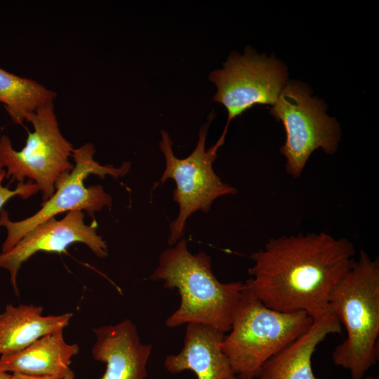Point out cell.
<instances>
[{
    "mask_svg": "<svg viewBox=\"0 0 379 379\" xmlns=\"http://www.w3.org/2000/svg\"><path fill=\"white\" fill-rule=\"evenodd\" d=\"M312 321L305 311L281 312L267 307L245 283L222 350L235 376L255 379L262 366L305 333Z\"/></svg>",
    "mask_w": 379,
    "mask_h": 379,
    "instance_id": "cell-4",
    "label": "cell"
},
{
    "mask_svg": "<svg viewBox=\"0 0 379 379\" xmlns=\"http://www.w3.org/2000/svg\"><path fill=\"white\" fill-rule=\"evenodd\" d=\"M234 379H241V378H240L236 376V377L234 378Z\"/></svg>",
    "mask_w": 379,
    "mask_h": 379,
    "instance_id": "cell-23",
    "label": "cell"
},
{
    "mask_svg": "<svg viewBox=\"0 0 379 379\" xmlns=\"http://www.w3.org/2000/svg\"><path fill=\"white\" fill-rule=\"evenodd\" d=\"M331 311L343 324L345 340L334 349L333 363L361 379L378 359L379 260L361 251L328 298Z\"/></svg>",
    "mask_w": 379,
    "mask_h": 379,
    "instance_id": "cell-3",
    "label": "cell"
},
{
    "mask_svg": "<svg viewBox=\"0 0 379 379\" xmlns=\"http://www.w3.org/2000/svg\"><path fill=\"white\" fill-rule=\"evenodd\" d=\"M225 333L202 324H188L181 351L168 355L164 366L171 373L192 371L197 379H234L221 343Z\"/></svg>",
    "mask_w": 379,
    "mask_h": 379,
    "instance_id": "cell-12",
    "label": "cell"
},
{
    "mask_svg": "<svg viewBox=\"0 0 379 379\" xmlns=\"http://www.w3.org/2000/svg\"><path fill=\"white\" fill-rule=\"evenodd\" d=\"M149 279L163 281L165 288H176L180 296L166 326L198 324L223 333L230 331L245 283L220 282L213 272L211 257L204 251L190 253L185 238L161 253Z\"/></svg>",
    "mask_w": 379,
    "mask_h": 379,
    "instance_id": "cell-2",
    "label": "cell"
},
{
    "mask_svg": "<svg viewBox=\"0 0 379 379\" xmlns=\"http://www.w3.org/2000/svg\"><path fill=\"white\" fill-rule=\"evenodd\" d=\"M355 253L349 239L326 232L272 238L251 254L246 283L267 307L305 311L313 318L332 312L330 293L353 265Z\"/></svg>",
    "mask_w": 379,
    "mask_h": 379,
    "instance_id": "cell-1",
    "label": "cell"
},
{
    "mask_svg": "<svg viewBox=\"0 0 379 379\" xmlns=\"http://www.w3.org/2000/svg\"><path fill=\"white\" fill-rule=\"evenodd\" d=\"M44 308L34 305H7L0 314V356L20 351L39 338L63 330L72 313L43 314Z\"/></svg>",
    "mask_w": 379,
    "mask_h": 379,
    "instance_id": "cell-15",
    "label": "cell"
},
{
    "mask_svg": "<svg viewBox=\"0 0 379 379\" xmlns=\"http://www.w3.org/2000/svg\"><path fill=\"white\" fill-rule=\"evenodd\" d=\"M310 328L271 357L262 367L258 379H323L314 375L312 357L317 347L342 326L332 312L313 317Z\"/></svg>",
    "mask_w": 379,
    "mask_h": 379,
    "instance_id": "cell-13",
    "label": "cell"
},
{
    "mask_svg": "<svg viewBox=\"0 0 379 379\" xmlns=\"http://www.w3.org/2000/svg\"><path fill=\"white\" fill-rule=\"evenodd\" d=\"M82 211L67 212L64 218H51L29 231L10 251L0 253V268L8 271L15 293L18 295L17 276L22 265L38 252L65 253L74 243L87 246L98 258L108 255L105 241L97 232L96 220L87 225Z\"/></svg>",
    "mask_w": 379,
    "mask_h": 379,
    "instance_id": "cell-10",
    "label": "cell"
},
{
    "mask_svg": "<svg viewBox=\"0 0 379 379\" xmlns=\"http://www.w3.org/2000/svg\"><path fill=\"white\" fill-rule=\"evenodd\" d=\"M57 93L38 81L0 67V102L16 124H22L39 107L53 101Z\"/></svg>",
    "mask_w": 379,
    "mask_h": 379,
    "instance_id": "cell-16",
    "label": "cell"
},
{
    "mask_svg": "<svg viewBox=\"0 0 379 379\" xmlns=\"http://www.w3.org/2000/svg\"><path fill=\"white\" fill-rule=\"evenodd\" d=\"M27 121L34 131L29 132L24 147L15 150L9 137H0V161L6 177L23 183L33 182L43 200L55 192L57 184L73 168L69 161L73 146L62 134L53 101L39 107Z\"/></svg>",
    "mask_w": 379,
    "mask_h": 379,
    "instance_id": "cell-6",
    "label": "cell"
},
{
    "mask_svg": "<svg viewBox=\"0 0 379 379\" xmlns=\"http://www.w3.org/2000/svg\"><path fill=\"white\" fill-rule=\"evenodd\" d=\"M361 379H378V378H376V377H373V376H367V377H366V378H365V376H364V377L363 378H361Z\"/></svg>",
    "mask_w": 379,
    "mask_h": 379,
    "instance_id": "cell-22",
    "label": "cell"
},
{
    "mask_svg": "<svg viewBox=\"0 0 379 379\" xmlns=\"http://www.w3.org/2000/svg\"><path fill=\"white\" fill-rule=\"evenodd\" d=\"M10 373L0 371V379H9Z\"/></svg>",
    "mask_w": 379,
    "mask_h": 379,
    "instance_id": "cell-20",
    "label": "cell"
},
{
    "mask_svg": "<svg viewBox=\"0 0 379 379\" xmlns=\"http://www.w3.org/2000/svg\"><path fill=\"white\" fill-rule=\"evenodd\" d=\"M213 119L200 128L199 138L193 152L186 158L175 157L173 141L168 133L161 130L159 147L165 158V169L153 190L163 185L168 179L175 181L176 188L173 199L178 204L177 218L170 223L168 244L175 245L183 238L187 220L195 212L208 213L213 201L222 196L234 195L237 189L221 180L213 170V164L218 156V149L213 145L206 149L208 127Z\"/></svg>",
    "mask_w": 379,
    "mask_h": 379,
    "instance_id": "cell-7",
    "label": "cell"
},
{
    "mask_svg": "<svg viewBox=\"0 0 379 379\" xmlns=\"http://www.w3.org/2000/svg\"><path fill=\"white\" fill-rule=\"evenodd\" d=\"M62 379H75L74 372L69 368Z\"/></svg>",
    "mask_w": 379,
    "mask_h": 379,
    "instance_id": "cell-19",
    "label": "cell"
},
{
    "mask_svg": "<svg viewBox=\"0 0 379 379\" xmlns=\"http://www.w3.org/2000/svg\"><path fill=\"white\" fill-rule=\"evenodd\" d=\"M93 144L86 142L74 149L72 157V170L57 184L53 195L41 204V208L32 215L20 221H12L8 212H0V227H5L6 237L1 246V253L13 248L29 231L39 224L58 214L72 211H82L94 218L95 213L104 208H111L112 198L102 185L85 186L84 182L91 175L105 178L109 175L117 179L128 173L131 162L125 161L119 167L101 165L94 159Z\"/></svg>",
    "mask_w": 379,
    "mask_h": 379,
    "instance_id": "cell-5",
    "label": "cell"
},
{
    "mask_svg": "<svg viewBox=\"0 0 379 379\" xmlns=\"http://www.w3.org/2000/svg\"><path fill=\"white\" fill-rule=\"evenodd\" d=\"M9 379H60L57 377L50 375H36L21 373H13L10 374Z\"/></svg>",
    "mask_w": 379,
    "mask_h": 379,
    "instance_id": "cell-18",
    "label": "cell"
},
{
    "mask_svg": "<svg viewBox=\"0 0 379 379\" xmlns=\"http://www.w3.org/2000/svg\"><path fill=\"white\" fill-rule=\"evenodd\" d=\"M270 114L281 121L286 141L280 147L286 159V173L298 178L317 149L333 154L340 140L338 122L326 114L322 99L312 96V91L300 81H289L271 107Z\"/></svg>",
    "mask_w": 379,
    "mask_h": 379,
    "instance_id": "cell-8",
    "label": "cell"
},
{
    "mask_svg": "<svg viewBox=\"0 0 379 379\" xmlns=\"http://www.w3.org/2000/svg\"><path fill=\"white\" fill-rule=\"evenodd\" d=\"M5 177L6 174L0 177V212L6 203L13 197H20L22 199H27L39 192L36 185L32 181L18 183L14 190H11L9 185H2Z\"/></svg>",
    "mask_w": 379,
    "mask_h": 379,
    "instance_id": "cell-17",
    "label": "cell"
},
{
    "mask_svg": "<svg viewBox=\"0 0 379 379\" xmlns=\"http://www.w3.org/2000/svg\"><path fill=\"white\" fill-rule=\"evenodd\" d=\"M93 332L96 340L92 356L106 364L101 379H145L152 347L141 342L131 319L95 328Z\"/></svg>",
    "mask_w": 379,
    "mask_h": 379,
    "instance_id": "cell-11",
    "label": "cell"
},
{
    "mask_svg": "<svg viewBox=\"0 0 379 379\" xmlns=\"http://www.w3.org/2000/svg\"><path fill=\"white\" fill-rule=\"evenodd\" d=\"M4 174H6V170L4 168L0 161V177Z\"/></svg>",
    "mask_w": 379,
    "mask_h": 379,
    "instance_id": "cell-21",
    "label": "cell"
},
{
    "mask_svg": "<svg viewBox=\"0 0 379 379\" xmlns=\"http://www.w3.org/2000/svg\"><path fill=\"white\" fill-rule=\"evenodd\" d=\"M208 78L217 90L213 100L227 112V124L215 143L220 148L234 119L256 105L275 103L288 82V70L280 60L248 46L242 54L231 53L222 67L212 71Z\"/></svg>",
    "mask_w": 379,
    "mask_h": 379,
    "instance_id": "cell-9",
    "label": "cell"
},
{
    "mask_svg": "<svg viewBox=\"0 0 379 379\" xmlns=\"http://www.w3.org/2000/svg\"><path fill=\"white\" fill-rule=\"evenodd\" d=\"M79 352L77 344L67 343L63 330L46 335L26 348L0 356V371L62 379L70 368L73 357Z\"/></svg>",
    "mask_w": 379,
    "mask_h": 379,
    "instance_id": "cell-14",
    "label": "cell"
}]
</instances>
